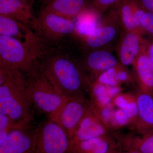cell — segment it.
Listing matches in <instances>:
<instances>
[{
	"instance_id": "6da1fadb",
	"label": "cell",
	"mask_w": 153,
	"mask_h": 153,
	"mask_svg": "<svg viewBox=\"0 0 153 153\" xmlns=\"http://www.w3.org/2000/svg\"><path fill=\"white\" fill-rule=\"evenodd\" d=\"M39 61V70L63 96L70 98L88 92L90 83L71 52L46 53Z\"/></svg>"
},
{
	"instance_id": "7a4b0ae2",
	"label": "cell",
	"mask_w": 153,
	"mask_h": 153,
	"mask_svg": "<svg viewBox=\"0 0 153 153\" xmlns=\"http://www.w3.org/2000/svg\"><path fill=\"white\" fill-rule=\"evenodd\" d=\"M43 55L49 52H71L74 41L78 39L74 21L41 9L29 25Z\"/></svg>"
},
{
	"instance_id": "3957f363",
	"label": "cell",
	"mask_w": 153,
	"mask_h": 153,
	"mask_svg": "<svg viewBox=\"0 0 153 153\" xmlns=\"http://www.w3.org/2000/svg\"><path fill=\"white\" fill-rule=\"evenodd\" d=\"M32 107L26 93V76L21 71L12 69L0 85V114L8 116L16 124L31 123Z\"/></svg>"
},
{
	"instance_id": "277c9868",
	"label": "cell",
	"mask_w": 153,
	"mask_h": 153,
	"mask_svg": "<svg viewBox=\"0 0 153 153\" xmlns=\"http://www.w3.org/2000/svg\"><path fill=\"white\" fill-rule=\"evenodd\" d=\"M41 55L33 34L25 42L0 35V66L18 70L27 76L38 70Z\"/></svg>"
},
{
	"instance_id": "5b68a950",
	"label": "cell",
	"mask_w": 153,
	"mask_h": 153,
	"mask_svg": "<svg viewBox=\"0 0 153 153\" xmlns=\"http://www.w3.org/2000/svg\"><path fill=\"white\" fill-rule=\"evenodd\" d=\"M26 93L32 107L51 119L68 100L60 94L39 68L26 76Z\"/></svg>"
},
{
	"instance_id": "8992f818",
	"label": "cell",
	"mask_w": 153,
	"mask_h": 153,
	"mask_svg": "<svg viewBox=\"0 0 153 153\" xmlns=\"http://www.w3.org/2000/svg\"><path fill=\"white\" fill-rule=\"evenodd\" d=\"M71 140L57 123L48 119L36 127V153H69Z\"/></svg>"
},
{
	"instance_id": "52a82bcc",
	"label": "cell",
	"mask_w": 153,
	"mask_h": 153,
	"mask_svg": "<svg viewBox=\"0 0 153 153\" xmlns=\"http://www.w3.org/2000/svg\"><path fill=\"white\" fill-rule=\"evenodd\" d=\"M120 26L117 13L114 7L98 27L86 37L79 40L82 47L88 51L104 49L120 37Z\"/></svg>"
},
{
	"instance_id": "ba28073f",
	"label": "cell",
	"mask_w": 153,
	"mask_h": 153,
	"mask_svg": "<svg viewBox=\"0 0 153 153\" xmlns=\"http://www.w3.org/2000/svg\"><path fill=\"white\" fill-rule=\"evenodd\" d=\"M89 108L90 102L84 95L73 97L68 98L57 114L50 120L58 123L71 140Z\"/></svg>"
},
{
	"instance_id": "9c48e42d",
	"label": "cell",
	"mask_w": 153,
	"mask_h": 153,
	"mask_svg": "<svg viewBox=\"0 0 153 153\" xmlns=\"http://www.w3.org/2000/svg\"><path fill=\"white\" fill-rule=\"evenodd\" d=\"M36 127L32 124L17 126L0 143V153H36Z\"/></svg>"
},
{
	"instance_id": "30bf717a",
	"label": "cell",
	"mask_w": 153,
	"mask_h": 153,
	"mask_svg": "<svg viewBox=\"0 0 153 153\" xmlns=\"http://www.w3.org/2000/svg\"><path fill=\"white\" fill-rule=\"evenodd\" d=\"M79 62L90 83L95 80L102 72L120 63L112 53L105 49L88 51Z\"/></svg>"
},
{
	"instance_id": "8fae6325",
	"label": "cell",
	"mask_w": 153,
	"mask_h": 153,
	"mask_svg": "<svg viewBox=\"0 0 153 153\" xmlns=\"http://www.w3.org/2000/svg\"><path fill=\"white\" fill-rule=\"evenodd\" d=\"M146 40L137 32L123 30L116 46L119 63L125 67L132 66L142 51Z\"/></svg>"
},
{
	"instance_id": "7c38bea8",
	"label": "cell",
	"mask_w": 153,
	"mask_h": 153,
	"mask_svg": "<svg viewBox=\"0 0 153 153\" xmlns=\"http://www.w3.org/2000/svg\"><path fill=\"white\" fill-rule=\"evenodd\" d=\"M138 108L135 129L139 134L153 133V97L139 89L135 94Z\"/></svg>"
},
{
	"instance_id": "4fadbf2b",
	"label": "cell",
	"mask_w": 153,
	"mask_h": 153,
	"mask_svg": "<svg viewBox=\"0 0 153 153\" xmlns=\"http://www.w3.org/2000/svg\"><path fill=\"white\" fill-rule=\"evenodd\" d=\"M108 130L89 108L71 139V144L106 136Z\"/></svg>"
},
{
	"instance_id": "5bb4252c",
	"label": "cell",
	"mask_w": 153,
	"mask_h": 153,
	"mask_svg": "<svg viewBox=\"0 0 153 153\" xmlns=\"http://www.w3.org/2000/svg\"><path fill=\"white\" fill-rule=\"evenodd\" d=\"M146 42L132 66L139 89L153 97V63L147 53Z\"/></svg>"
},
{
	"instance_id": "9a60e30c",
	"label": "cell",
	"mask_w": 153,
	"mask_h": 153,
	"mask_svg": "<svg viewBox=\"0 0 153 153\" xmlns=\"http://www.w3.org/2000/svg\"><path fill=\"white\" fill-rule=\"evenodd\" d=\"M33 2L24 0H0V15L15 19L29 26L34 17Z\"/></svg>"
},
{
	"instance_id": "2e32d148",
	"label": "cell",
	"mask_w": 153,
	"mask_h": 153,
	"mask_svg": "<svg viewBox=\"0 0 153 153\" xmlns=\"http://www.w3.org/2000/svg\"><path fill=\"white\" fill-rule=\"evenodd\" d=\"M116 144L108 135L71 143L69 153H111Z\"/></svg>"
},
{
	"instance_id": "e0dca14e",
	"label": "cell",
	"mask_w": 153,
	"mask_h": 153,
	"mask_svg": "<svg viewBox=\"0 0 153 153\" xmlns=\"http://www.w3.org/2000/svg\"><path fill=\"white\" fill-rule=\"evenodd\" d=\"M85 0H55L47 3L44 8L63 18L73 20L86 9Z\"/></svg>"
},
{
	"instance_id": "ac0fdd59",
	"label": "cell",
	"mask_w": 153,
	"mask_h": 153,
	"mask_svg": "<svg viewBox=\"0 0 153 153\" xmlns=\"http://www.w3.org/2000/svg\"><path fill=\"white\" fill-rule=\"evenodd\" d=\"M33 35L29 26L10 17L0 15V35L25 42Z\"/></svg>"
},
{
	"instance_id": "d6986e66",
	"label": "cell",
	"mask_w": 153,
	"mask_h": 153,
	"mask_svg": "<svg viewBox=\"0 0 153 153\" xmlns=\"http://www.w3.org/2000/svg\"><path fill=\"white\" fill-rule=\"evenodd\" d=\"M100 14L93 9H85L74 19L75 21H73L78 39L86 37L98 27L101 22Z\"/></svg>"
},
{
	"instance_id": "ffe728a7",
	"label": "cell",
	"mask_w": 153,
	"mask_h": 153,
	"mask_svg": "<svg viewBox=\"0 0 153 153\" xmlns=\"http://www.w3.org/2000/svg\"><path fill=\"white\" fill-rule=\"evenodd\" d=\"M139 135L121 137L120 142L128 152L153 153V133Z\"/></svg>"
},
{
	"instance_id": "44dd1931",
	"label": "cell",
	"mask_w": 153,
	"mask_h": 153,
	"mask_svg": "<svg viewBox=\"0 0 153 153\" xmlns=\"http://www.w3.org/2000/svg\"><path fill=\"white\" fill-rule=\"evenodd\" d=\"M113 6L117 13L123 30L137 32L134 21L131 0H121Z\"/></svg>"
},
{
	"instance_id": "7402d4cb",
	"label": "cell",
	"mask_w": 153,
	"mask_h": 153,
	"mask_svg": "<svg viewBox=\"0 0 153 153\" xmlns=\"http://www.w3.org/2000/svg\"><path fill=\"white\" fill-rule=\"evenodd\" d=\"M87 93L90 97V102L98 106H105L112 103V99L108 93L107 88L96 80L89 84Z\"/></svg>"
},
{
	"instance_id": "603a6c76",
	"label": "cell",
	"mask_w": 153,
	"mask_h": 153,
	"mask_svg": "<svg viewBox=\"0 0 153 153\" xmlns=\"http://www.w3.org/2000/svg\"><path fill=\"white\" fill-rule=\"evenodd\" d=\"M90 108L107 128L108 129L111 128L113 114L114 110L112 103L106 106H98L90 102Z\"/></svg>"
},
{
	"instance_id": "cb8c5ba5",
	"label": "cell",
	"mask_w": 153,
	"mask_h": 153,
	"mask_svg": "<svg viewBox=\"0 0 153 153\" xmlns=\"http://www.w3.org/2000/svg\"><path fill=\"white\" fill-rule=\"evenodd\" d=\"M120 64L102 72L95 80L107 86L121 85L117 78V72Z\"/></svg>"
},
{
	"instance_id": "d4e9b609",
	"label": "cell",
	"mask_w": 153,
	"mask_h": 153,
	"mask_svg": "<svg viewBox=\"0 0 153 153\" xmlns=\"http://www.w3.org/2000/svg\"><path fill=\"white\" fill-rule=\"evenodd\" d=\"M129 125H131L130 120L124 111L120 108L114 109L113 114L111 129H119Z\"/></svg>"
},
{
	"instance_id": "484cf974",
	"label": "cell",
	"mask_w": 153,
	"mask_h": 153,
	"mask_svg": "<svg viewBox=\"0 0 153 153\" xmlns=\"http://www.w3.org/2000/svg\"><path fill=\"white\" fill-rule=\"evenodd\" d=\"M6 115L0 114V143L2 142L9 132L18 126Z\"/></svg>"
},
{
	"instance_id": "4316f807",
	"label": "cell",
	"mask_w": 153,
	"mask_h": 153,
	"mask_svg": "<svg viewBox=\"0 0 153 153\" xmlns=\"http://www.w3.org/2000/svg\"><path fill=\"white\" fill-rule=\"evenodd\" d=\"M135 97V94L130 92H121L113 98L112 103L117 108L123 109L130 103Z\"/></svg>"
},
{
	"instance_id": "83f0119b",
	"label": "cell",
	"mask_w": 153,
	"mask_h": 153,
	"mask_svg": "<svg viewBox=\"0 0 153 153\" xmlns=\"http://www.w3.org/2000/svg\"><path fill=\"white\" fill-rule=\"evenodd\" d=\"M141 27L143 35L153 38V13L145 12L141 21Z\"/></svg>"
},
{
	"instance_id": "f1b7e54d",
	"label": "cell",
	"mask_w": 153,
	"mask_h": 153,
	"mask_svg": "<svg viewBox=\"0 0 153 153\" xmlns=\"http://www.w3.org/2000/svg\"><path fill=\"white\" fill-rule=\"evenodd\" d=\"M131 3L134 21L137 32L143 36L141 27V21L146 11L141 7L136 0H131Z\"/></svg>"
},
{
	"instance_id": "f546056e",
	"label": "cell",
	"mask_w": 153,
	"mask_h": 153,
	"mask_svg": "<svg viewBox=\"0 0 153 153\" xmlns=\"http://www.w3.org/2000/svg\"><path fill=\"white\" fill-rule=\"evenodd\" d=\"M121 0H93L92 9L100 14L102 13Z\"/></svg>"
},
{
	"instance_id": "4dcf8cb0",
	"label": "cell",
	"mask_w": 153,
	"mask_h": 153,
	"mask_svg": "<svg viewBox=\"0 0 153 153\" xmlns=\"http://www.w3.org/2000/svg\"><path fill=\"white\" fill-rule=\"evenodd\" d=\"M117 78L120 85L129 84L133 82V77L131 72L126 67L123 66L120 63L117 72Z\"/></svg>"
},
{
	"instance_id": "1f68e13d",
	"label": "cell",
	"mask_w": 153,
	"mask_h": 153,
	"mask_svg": "<svg viewBox=\"0 0 153 153\" xmlns=\"http://www.w3.org/2000/svg\"><path fill=\"white\" fill-rule=\"evenodd\" d=\"M145 11L153 13V0H136Z\"/></svg>"
},
{
	"instance_id": "d6a6232c",
	"label": "cell",
	"mask_w": 153,
	"mask_h": 153,
	"mask_svg": "<svg viewBox=\"0 0 153 153\" xmlns=\"http://www.w3.org/2000/svg\"><path fill=\"white\" fill-rule=\"evenodd\" d=\"M107 88L108 93V95L112 99V100L116 96L122 92V88L121 85L107 86Z\"/></svg>"
},
{
	"instance_id": "836d02e7",
	"label": "cell",
	"mask_w": 153,
	"mask_h": 153,
	"mask_svg": "<svg viewBox=\"0 0 153 153\" xmlns=\"http://www.w3.org/2000/svg\"><path fill=\"white\" fill-rule=\"evenodd\" d=\"M146 50L149 57L153 63V38L150 40H147Z\"/></svg>"
},
{
	"instance_id": "e575fe53",
	"label": "cell",
	"mask_w": 153,
	"mask_h": 153,
	"mask_svg": "<svg viewBox=\"0 0 153 153\" xmlns=\"http://www.w3.org/2000/svg\"><path fill=\"white\" fill-rule=\"evenodd\" d=\"M42 1H44L47 2H49L52 1H55V0H41Z\"/></svg>"
},
{
	"instance_id": "d590c367",
	"label": "cell",
	"mask_w": 153,
	"mask_h": 153,
	"mask_svg": "<svg viewBox=\"0 0 153 153\" xmlns=\"http://www.w3.org/2000/svg\"><path fill=\"white\" fill-rule=\"evenodd\" d=\"M24 1H30L33 2L34 0H24Z\"/></svg>"
},
{
	"instance_id": "8d00e7d4",
	"label": "cell",
	"mask_w": 153,
	"mask_h": 153,
	"mask_svg": "<svg viewBox=\"0 0 153 153\" xmlns=\"http://www.w3.org/2000/svg\"><path fill=\"white\" fill-rule=\"evenodd\" d=\"M128 153H137L134 152H128Z\"/></svg>"
},
{
	"instance_id": "74e56055",
	"label": "cell",
	"mask_w": 153,
	"mask_h": 153,
	"mask_svg": "<svg viewBox=\"0 0 153 153\" xmlns=\"http://www.w3.org/2000/svg\"><path fill=\"white\" fill-rule=\"evenodd\" d=\"M112 153H117L116 152H113Z\"/></svg>"
}]
</instances>
